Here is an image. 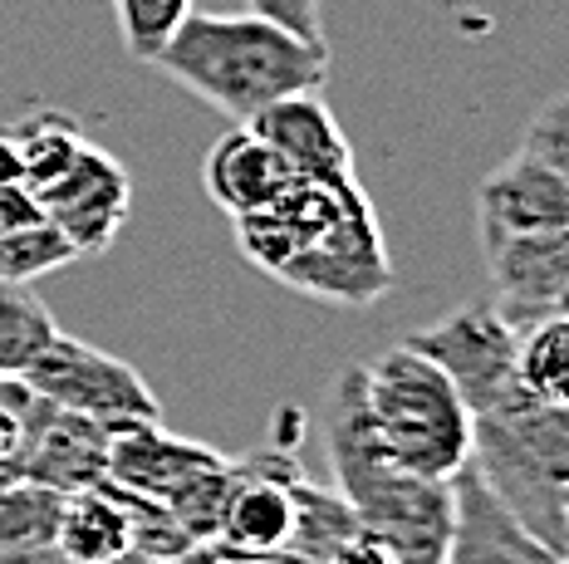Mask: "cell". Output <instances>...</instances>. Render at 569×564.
Segmentation results:
<instances>
[{
    "label": "cell",
    "mask_w": 569,
    "mask_h": 564,
    "mask_svg": "<svg viewBox=\"0 0 569 564\" xmlns=\"http://www.w3.org/2000/svg\"><path fill=\"white\" fill-rule=\"evenodd\" d=\"M59 511H64V496H59V491L30 486V481L0 486V550L54 545Z\"/></svg>",
    "instance_id": "44dd1931"
},
{
    "label": "cell",
    "mask_w": 569,
    "mask_h": 564,
    "mask_svg": "<svg viewBox=\"0 0 569 564\" xmlns=\"http://www.w3.org/2000/svg\"><path fill=\"white\" fill-rule=\"evenodd\" d=\"M0 182H20L26 187V172H20V152L10 143V133L0 128Z\"/></svg>",
    "instance_id": "f546056e"
},
{
    "label": "cell",
    "mask_w": 569,
    "mask_h": 564,
    "mask_svg": "<svg viewBox=\"0 0 569 564\" xmlns=\"http://www.w3.org/2000/svg\"><path fill=\"white\" fill-rule=\"evenodd\" d=\"M74 261H79L74 245L44 216L0 236V280H10V285H34L40 275H54V270H64Z\"/></svg>",
    "instance_id": "7402d4cb"
},
{
    "label": "cell",
    "mask_w": 569,
    "mask_h": 564,
    "mask_svg": "<svg viewBox=\"0 0 569 564\" xmlns=\"http://www.w3.org/2000/svg\"><path fill=\"white\" fill-rule=\"evenodd\" d=\"M54 550L64 564H118L123 555H138L123 491L113 481H99V486L64 496Z\"/></svg>",
    "instance_id": "2e32d148"
},
{
    "label": "cell",
    "mask_w": 569,
    "mask_h": 564,
    "mask_svg": "<svg viewBox=\"0 0 569 564\" xmlns=\"http://www.w3.org/2000/svg\"><path fill=\"white\" fill-rule=\"evenodd\" d=\"M54 334L59 324L44 300L30 285L0 280V379H26Z\"/></svg>",
    "instance_id": "d6986e66"
},
{
    "label": "cell",
    "mask_w": 569,
    "mask_h": 564,
    "mask_svg": "<svg viewBox=\"0 0 569 564\" xmlns=\"http://www.w3.org/2000/svg\"><path fill=\"white\" fill-rule=\"evenodd\" d=\"M530 152H540L545 162H550L555 172H560V182L569 187V93H560V99H550L545 109L536 113V123H530L526 143Z\"/></svg>",
    "instance_id": "cb8c5ba5"
},
{
    "label": "cell",
    "mask_w": 569,
    "mask_h": 564,
    "mask_svg": "<svg viewBox=\"0 0 569 564\" xmlns=\"http://www.w3.org/2000/svg\"><path fill=\"white\" fill-rule=\"evenodd\" d=\"M359 535V521H353L349 501L339 496V486H319V481L300 476L295 486V525H290V545L284 555L300 564H329L339 545Z\"/></svg>",
    "instance_id": "e0dca14e"
},
{
    "label": "cell",
    "mask_w": 569,
    "mask_h": 564,
    "mask_svg": "<svg viewBox=\"0 0 569 564\" xmlns=\"http://www.w3.org/2000/svg\"><path fill=\"white\" fill-rule=\"evenodd\" d=\"M290 182L295 178L280 162V152L246 123L221 133L217 143H211L207 162H201V187H207V197L227 211V216H246V211L270 207Z\"/></svg>",
    "instance_id": "9a60e30c"
},
{
    "label": "cell",
    "mask_w": 569,
    "mask_h": 564,
    "mask_svg": "<svg viewBox=\"0 0 569 564\" xmlns=\"http://www.w3.org/2000/svg\"><path fill=\"white\" fill-rule=\"evenodd\" d=\"M118 564H148V560H142V555H123V560H118Z\"/></svg>",
    "instance_id": "1f68e13d"
},
{
    "label": "cell",
    "mask_w": 569,
    "mask_h": 564,
    "mask_svg": "<svg viewBox=\"0 0 569 564\" xmlns=\"http://www.w3.org/2000/svg\"><path fill=\"white\" fill-rule=\"evenodd\" d=\"M246 128H256V133L280 152V162L290 168V178L325 182V187H335V192H359L353 148H349V138H343L339 119L329 113L325 93H295V99H280Z\"/></svg>",
    "instance_id": "8fae6325"
},
{
    "label": "cell",
    "mask_w": 569,
    "mask_h": 564,
    "mask_svg": "<svg viewBox=\"0 0 569 564\" xmlns=\"http://www.w3.org/2000/svg\"><path fill=\"white\" fill-rule=\"evenodd\" d=\"M452 491H457V525L447 564H569L550 545H540L526 525H516L471 466H461L452 476Z\"/></svg>",
    "instance_id": "5bb4252c"
},
{
    "label": "cell",
    "mask_w": 569,
    "mask_h": 564,
    "mask_svg": "<svg viewBox=\"0 0 569 564\" xmlns=\"http://www.w3.org/2000/svg\"><path fill=\"white\" fill-rule=\"evenodd\" d=\"M353 369H359L363 427L388 462L427 481H452L467 466L471 413L432 359L393 344Z\"/></svg>",
    "instance_id": "277c9868"
},
{
    "label": "cell",
    "mask_w": 569,
    "mask_h": 564,
    "mask_svg": "<svg viewBox=\"0 0 569 564\" xmlns=\"http://www.w3.org/2000/svg\"><path fill=\"white\" fill-rule=\"evenodd\" d=\"M30 393H40L44 403L79 413L109 432L138 427V422H162V403L148 387V379L133 363L103 354V349L84 344V339H69L64 329L50 339L34 369L20 379Z\"/></svg>",
    "instance_id": "5b68a950"
},
{
    "label": "cell",
    "mask_w": 569,
    "mask_h": 564,
    "mask_svg": "<svg viewBox=\"0 0 569 564\" xmlns=\"http://www.w3.org/2000/svg\"><path fill=\"white\" fill-rule=\"evenodd\" d=\"M467 466L516 525L565 555L569 531V407H550L526 387H506L471 413Z\"/></svg>",
    "instance_id": "3957f363"
},
{
    "label": "cell",
    "mask_w": 569,
    "mask_h": 564,
    "mask_svg": "<svg viewBox=\"0 0 569 564\" xmlns=\"http://www.w3.org/2000/svg\"><path fill=\"white\" fill-rule=\"evenodd\" d=\"M329 462L359 535L378 540L398 564H447L457 525L452 481H427L393 466L373 446L359 407V369H339L329 397Z\"/></svg>",
    "instance_id": "7a4b0ae2"
},
{
    "label": "cell",
    "mask_w": 569,
    "mask_h": 564,
    "mask_svg": "<svg viewBox=\"0 0 569 564\" xmlns=\"http://www.w3.org/2000/svg\"><path fill=\"white\" fill-rule=\"evenodd\" d=\"M40 216H44V211H40V202H34L30 187L0 182V236H6V231H16V226H30V221H40Z\"/></svg>",
    "instance_id": "484cf974"
},
{
    "label": "cell",
    "mask_w": 569,
    "mask_h": 564,
    "mask_svg": "<svg viewBox=\"0 0 569 564\" xmlns=\"http://www.w3.org/2000/svg\"><path fill=\"white\" fill-rule=\"evenodd\" d=\"M329 564H398V560L388 555V550L378 545V540L353 535L349 545H339V550H335V560H329Z\"/></svg>",
    "instance_id": "4316f807"
},
{
    "label": "cell",
    "mask_w": 569,
    "mask_h": 564,
    "mask_svg": "<svg viewBox=\"0 0 569 564\" xmlns=\"http://www.w3.org/2000/svg\"><path fill=\"white\" fill-rule=\"evenodd\" d=\"M246 6L284 30L305 34V40H325V30H319V0H246Z\"/></svg>",
    "instance_id": "d4e9b609"
},
{
    "label": "cell",
    "mask_w": 569,
    "mask_h": 564,
    "mask_svg": "<svg viewBox=\"0 0 569 564\" xmlns=\"http://www.w3.org/2000/svg\"><path fill=\"white\" fill-rule=\"evenodd\" d=\"M221 462V452L201 442H187L168 432L162 422H138V427H123L113 432L109 442V476L118 491H133V496H148V501H168L187 481H197L201 472Z\"/></svg>",
    "instance_id": "4fadbf2b"
},
{
    "label": "cell",
    "mask_w": 569,
    "mask_h": 564,
    "mask_svg": "<svg viewBox=\"0 0 569 564\" xmlns=\"http://www.w3.org/2000/svg\"><path fill=\"white\" fill-rule=\"evenodd\" d=\"M477 226H481V245L501 236H526V231L569 226V187L540 152L516 148L477 187Z\"/></svg>",
    "instance_id": "7c38bea8"
},
{
    "label": "cell",
    "mask_w": 569,
    "mask_h": 564,
    "mask_svg": "<svg viewBox=\"0 0 569 564\" xmlns=\"http://www.w3.org/2000/svg\"><path fill=\"white\" fill-rule=\"evenodd\" d=\"M221 564H300L290 555H231V550H221Z\"/></svg>",
    "instance_id": "4dcf8cb0"
},
{
    "label": "cell",
    "mask_w": 569,
    "mask_h": 564,
    "mask_svg": "<svg viewBox=\"0 0 569 564\" xmlns=\"http://www.w3.org/2000/svg\"><path fill=\"white\" fill-rule=\"evenodd\" d=\"M158 564H221V545L217 540H207V545H187V550H177V555L158 560Z\"/></svg>",
    "instance_id": "83f0119b"
},
{
    "label": "cell",
    "mask_w": 569,
    "mask_h": 564,
    "mask_svg": "<svg viewBox=\"0 0 569 564\" xmlns=\"http://www.w3.org/2000/svg\"><path fill=\"white\" fill-rule=\"evenodd\" d=\"M565 560H569V531H565Z\"/></svg>",
    "instance_id": "d6a6232c"
},
{
    "label": "cell",
    "mask_w": 569,
    "mask_h": 564,
    "mask_svg": "<svg viewBox=\"0 0 569 564\" xmlns=\"http://www.w3.org/2000/svg\"><path fill=\"white\" fill-rule=\"evenodd\" d=\"M0 564H64L54 545H34V550H0Z\"/></svg>",
    "instance_id": "f1b7e54d"
},
{
    "label": "cell",
    "mask_w": 569,
    "mask_h": 564,
    "mask_svg": "<svg viewBox=\"0 0 569 564\" xmlns=\"http://www.w3.org/2000/svg\"><path fill=\"white\" fill-rule=\"evenodd\" d=\"M402 344L418 349L452 379L467 413L516 387V329L496 314V304H461L432 329L408 334Z\"/></svg>",
    "instance_id": "52a82bcc"
},
{
    "label": "cell",
    "mask_w": 569,
    "mask_h": 564,
    "mask_svg": "<svg viewBox=\"0 0 569 564\" xmlns=\"http://www.w3.org/2000/svg\"><path fill=\"white\" fill-rule=\"evenodd\" d=\"M109 442H113L109 427H99V422L79 413H64V407L44 403L34 393L20 446L6 462V476L59 491V496H74V491H89L109 476Z\"/></svg>",
    "instance_id": "9c48e42d"
},
{
    "label": "cell",
    "mask_w": 569,
    "mask_h": 564,
    "mask_svg": "<svg viewBox=\"0 0 569 564\" xmlns=\"http://www.w3.org/2000/svg\"><path fill=\"white\" fill-rule=\"evenodd\" d=\"M6 133H10V143H16V152H20V172H26L30 192L50 187L59 172L79 158V148L89 143V138L79 133V123L69 119V113H59V109H30L26 119H16Z\"/></svg>",
    "instance_id": "ac0fdd59"
},
{
    "label": "cell",
    "mask_w": 569,
    "mask_h": 564,
    "mask_svg": "<svg viewBox=\"0 0 569 564\" xmlns=\"http://www.w3.org/2000/svg\"><path fill=\"white\" fill-rule=\"evenodd\" d=\"M158 74L197 93L207 109L227 113L231 123H256L270 103L295 93H325L329 44L256 16H211L187 10L172 40L152 60Z\"/></svg>",
    "instance_id": "6da1fadb"
},
{
    "label": "cell",
    "mask_w": 569,
    "mask_h": 564,
    "mask_svg": "<svg viewBox=\"0 0 569 564\" xmlns=\"http://www.w3.org/2000/svg\"><path fill=\"white\" fill-rule=\"evenodd\" d=\"M192 0H113V20L123 34V50L138 64H152L158 50L172 40V30L187 20Z\"/></svg>",
    "instance_id": "603a6c76"
},
{
    "label": "cell",
    "mask_w": 569,
    "mask_h": 564,
    "mask_svg": "<svg viewBox=\"0 0 569 564\" xmlns=\"http://www.w3.org/2000/svg\"><path fill=\"white\" fill-rule=\"evenodd\" d=\"M34 202H40L50 226L64 231V241L74 245V255H103L128 221L133 182H128V168L113 158V152L84 143L79 158L69 162L50 187L34 192Z\"/></svg>",
    "instance_id": "ba28073f"
},
{
    "label": "cell",
    "mask_w": 569,
    "mask_h": 564,
    "mask_svg": "<svg viewBox=\"0 0 569 564\" xmlns=\"http://www.w3.org/2000/svg\"><path fill=\"white\" fill-rule=\"evenodd\" d=\"M280 285L339 310H369L393 290V261L373 207H359L280 270Z\"/></svg>",
    "instance_id": "8992f818"
},
{
    "label": "cell",
    "mask_w": 569,
    "mask_h": 564,
    "mask_svg": "<svg viewBox=\"0 0 569 564\" xmlns=\"http://www.w3.org/2000/svg\"><path fill=\"white\" fill-rule=\"evenodd\" d=\"M486 265L496 285L491 304L516 334L550 314H569V226L491 241Z\"/></svg>",
    "instance_id": "30bf717a"
},
{
    "label": "cell",
    "mask_w": 569,
    "mask_h": 564,
    "mask_svg": "<svg viewBox=\"0 0 569 564\" xmlns=\"http://www.w3.org/2000/svg\"><path fill=\"white\" fill-rule=\"evenodd\" d=\"M516 379L540 403L569 407V314H550L516 334Z\"/></svg>",
    "instance_id": "ffe728a7"
}]
</instances>
